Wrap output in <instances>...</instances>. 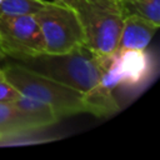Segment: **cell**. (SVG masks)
<instances>
[{
    "label": "cell",
    "instance_id": "cell-1",
    "mask_svg": "<svg viewBox=\"0 0 160 160\" xmlns=\"http://www.w3.org/2000/svg\"><path fill=\"white\" fill-rule=\"evenodd\" d=\"M108 56H99L85 45L64 54L42 52L18 60V64L70 86L84 94L101 88V78Z\"/></svg>",
    "mask_w": 160,
    "mask_h": 160
},
{
    "label": "cell",
    "instance_id": "cell-2",
    "mask_svg": "<svg viewBox=\"0 0 160 160\" xmlns=\"http://www.w3.org/2000/svg\"><path fill=\"white\" fill-rule=\"evenodd\" d=\"M80 20L84 45L99 56L118 51L122 22L126 16L121 0H68Z\"/></svg>",
    "mask_w": 160,
    "mask_h": 160
},
{
    "label": "cell",
    "instance_id": "cell-3",
    "mask_svg": "<svg viewBox=\"0 0 160 160\" xmlns=\"http://www.w3.org/2000/svg\"><path fill=\"white\" fill-rule=\"evenodd\" d=\"M1 70L21 95L49 104L60 119L80 112H91L88 94L38 74L18 62L5 64Z\"/></svg>",
    "mask_w": 160,
    "mask_h": 160
},
{
    "label": "cell",
    "instance_id": "cell-4",
    "mask_svg": "<svg viewBox=\"0 0 160 160\" xmlns=\"http://www.w3.org/2000/svg\"><path fill=\"white\" fill-rule=\"evenodd\" d=\"M34 18L44 36L45 52L64 54L84 45V31L71 6L49 1Z\"/></svg>",
    "mask_w": 160,
    "mask_h": 160
},
{
    "label": "cell",
    "instance_id": "cell-5",
    "mask_svg": "<svg viewBox=\"0 0 160 160\" xmlns=\"http://www.w3.org/2000/svg\"><path fill=\"white\" fill-rule=\"evenodd\" d=\"M0 50L15 60L45 52V41L34 15H0Z\"/></svg>",
    "mask_w": 160,
    "mask_h": 160
},
{
    "label": "cell",
    "instance_id": "cell-6",
    "mask_svg": "<svg viewBox=\"0 0 160 160\" xmlns=\"http://www.w3.org/2000/svg\"><path fill=\"white\" fill-rule=\"evenodd\" d=\"M158 29L159 26L138 14H128L122 22L118 51L125 49L145 50Z\"/></svg>",
    "mask_w": 160,
    "mask_h": 160
},
{
    "label": "cell",
    "instance_id": "cell-7",
    "mask_svg": "<svg viewBox=\"0 0 160 160\" xmlns=\"http://www.w3.org/2000/svg\"><path fill=\"white\" fill-rule=\"evenodd\" d=\"M12 104L34 131L51 126L60 120L59 115L49 104L38 99L20 95Z\"/></svg>",
    "mask_w": 160,
    "mask_h": 160
},
{
    "label": "cell",
    "instance_id": "cell-8",
    "mask_svg": "<svg viewBox=\"0 0 160 160\" xmlns=\"http://www.w3.org/2000/svg\"><path fill=\"white\" fill-rule=\"evenodd\" d=\"M121 72V84L128 86L139 85L150 71V60L145 50L125 49L116 51Z\"/></svg>",
    "mask_w": 160,
    "mask_h": 160
},
{
    "label": "cell",
    "instance_id": "cell-9",
    "mask_svg": "<svg viewBox=\"0 0 160 160\" xmlns=\"http://www.w3.org/2000/svg\"><path fill=\"white\" fill-rule=\"evenodd\" d=\"M32 131L12 102H0V142Z\"/></svg>",
    "mask_w": 160,
    "mask_h": 160
},
{
    "label": "cell",
    "instance_id": "cell-10",
    "mask_svg": "<svg viewBox=\"0 0 160 160\" xmlns=\"http://www.w3.org/2000/svg\"><path fill=\"white\" fill-rule=\"evenodd\" d=\"M128 14H138L160 26V0H122Z\"/></svg>",
    "mask_w": 160,
    "mask_h": 160
},
{
    "label": "cell",
    "instance_id": "cell-11",
    "mask_svg": "<svg viewBox=\"0 0 160 160\" xmlns=\"http://www.w3.org/2000/svg\"><path fill=\"white\" fill-rule=\"evenodd\" d=\"M48 2L45 0H0V15H34Z\"/></svg>",
    "mask_w": 160,
    "mask_h": 160
},
{
    "label": "cell",
    "instance_id": "cell-12",
    "mask_svg": "<svg viewBox=\"0 0 160 160\" xmlns=\"http://www.w3.org/2000/svg\"><path fill=\"white\" fill-rule=\"evenodd\" d=\"M20 95L16 88L5 78L2 70H0V102H12Z\"/></svg>",
    "mask_w": 160,
    "mask_h": 160
},
{
    "label": "cell",
    "instance_id": "cell-13",
    "mask_svg": "<svg viewBox=\"0 0 160 160\" xmlns=\"http://www.w3.org/2000/svg\"><path fill=\"white\" fill-rule=\"evenodd\" d=\"M55 2H59V4H65L68 5V0H54Z\"/></svg>",
    "mask_w": 160,
    "mask_h": 160
},
{
    "label": "cell",
    "instance_id": "cell-14",
    "mask_svg": "<svg viewBox=\"0 0 160 160\" xmlns=\"http://www.w3.org/2000/svg\"><path fill=\"white\" fill-rule=\"evenodd\" d=\"M4 56H5V54H4V52L0 50V64H1V60L4 59ZM0 70H1V65H0Z\"/></svg>",
    "mask_w": 160,
    "mask_h": 160
},
{
    "label": "cell",
    "instance_id": "cell-15",
    "mask_svg": "<svg viewBox=\"0 0 160 160\" xmlns=\"http://www.w3.org/2000/svg\"><path fill=\"white\" fill-rule=\"evenodd\" d=\"M121 1H122V0H121Z\"/></svg>",
    "mask_w": 160,
    "mask_h": 160
}]
</instances>
